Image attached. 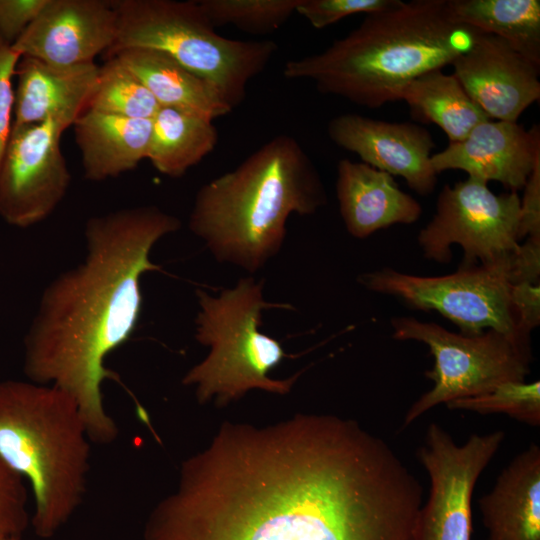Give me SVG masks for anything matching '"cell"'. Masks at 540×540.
<instances>
[{
    "label": "cell",
    "instance_id": "cell-26",
    "mask_svg": "<svg viewBox=\"0 0 540 540\" xmlns=\"http://www.w3.org/2000/svg\"><path fill=\"white\" fill-rule=\"evenodd\" d=\"M300 0H200L203 14L215 28L234 25L239 29L267 34L277 30L296 12Z\"/></svg>",
    "mask_w": 540,
    "mask_h": 540
},
{
    "label": "cell",
    "instance_id": "cell-19",
    "mask_svg": "<svg viewBox=\"0 0 540 540\" xmlns=\"http://www.w3.org/2000/svg\"><path fill=\"white\" fill-rule=\"evenodd\" d=\"M479 508L488 540H540V448L531 444L501 472Z\"/></svg>",
    "mask_w": 540,
    "mask_h": 540
},
{
    "label": "cell",
    "instance_id": "cell-17",
    "mask_svg": "<svg viewBox=\"0 0 540 540\" xmlns=\"http://www.w3.org/2000/svg\"><path fill=\"white\" fill-rule=\"evenodd\" d=\"M336 194L345 227L357 239L392 225L415 223L422 214L420 203L402 191L393 176L363 162H338Z\"/></svg>",
    "mask_w": 540,
    "mask_h": 540
},
{
    "label": "cell",
    "instance_id": "cell-29",
    "mask_svg": "<svg viewBox=\"0 0 540 540\" xmlns=\"http://www.w3.org/2000/svg\"><path fill=\"white\" fill-rule=\"evenodd\" d=\"M400 0H300L296 12L314 28L322 29L355 14H372Z\"/></svg>",
    "mask_w": 540,
    "mask_h": 540
},
{
    "label": "cell",
    "instance_id": "cell-12",
    "mask_svg": "<svg viewBox=\"0 0 540 540\" xmlns=\"http://www.w3.org/2000/svg\"><path fill=\"white\" fill-rule=\"evenodd\" d=\"M71 117L12 125L0 163V216L27 228L50 216L63 200L71 175L61 150Z\"/></svg>",
    "mask_w": 540,
    "mask_h": 540
},
{
    "label": "cell",
    "instance_id": "cell-34",
    "mask_svg": "<svg viewBox=\"0 0 540 540\" xmlns=\"http://www.w3.org/2000/svg\"><path fill=\"white\" fill-rule=\"evenodd\" d=\"M540 239L527 238L513 255L512 284L518 282L539 283Z\"/></svg>",
    "mask_w": 540,
    "mask_h": 540
},
{
    "label": "cell",
    "instance_id": "cell-28",
    "mask_svg": "<svg viewBox=\"0 0 540 540\" xmlns=\"http://www.w3.org/2000/svg\"><path fill=\"white\" fill-rule=\"evenodd\" d=\"M30 524L25 480L0 457V535H20Z\"/></svg>",
    "mask_w": 540,
    "mask_h": 540
},
{
    "label": "cell",
    "instance_id": "cell-2",
    "mask_svg": "<svg viewBox=\"0 0 540 540\" xmlns=\"http://www.w3.org/2000/svg\"><path fill=\"white\" fill-rule=\"evenodd\" d=\"M179 228L178 218L156 206L90 218L84 260L45 288L24 338L28 381L68 393L94 443H112L119 434L104 405L102 384L117 378L105 367V359L138 324L140 279L160 269L150 259L152 248Z\"/></svg>",
    "mask_w": 540,
    "mask_h": 540
},
{
    "label": "cell",
    "instance_id": "cell-4",
    "mask_svg": "<svg viewBox=\"0 0 540 540\" xmlns=\"http://www.w3.org/2000/svg\"><path fill=\"white\" fill-rule=\"evenodd\" d=\"M327 203L318 171L301 145L279 135L196 194L189 229L213 257L255 273L277 255L289 216Z\"/></svg>",
    "mask_w": 540,
    "mask_h": 540
},
{
    "label": "cell",
    "instance_id": "cell-6",
    "mask_svg": "<svg viewBox=\"0 0 540 540\" xmlns=\"http://www.w3.org/2000/svg\"><path fill=\"white\" fill-rule=\"evenodd\" d=\"M197 342L209 347L208 355L188 370L182 384L191 386L200 403L215 400L220 406L244 396L252 389L287 394L300 373L273 379L270 371L289 357L278 340L259 330L262 313L269 309L293 310L287 303L269 302L264 280L240 279L218 296L196 291Z\"/></svg>",
    "mask_w": 540,
    "mask_h": 540
},
{
    "label": "cell",
    "instance_id": "cell-22",
    "mask_svg": "<svg viewBox=\"0 0 540 540\" xmlns=\"http://www.w3.org/2000/svg\"><path fill=\"white\" fill-rule=\"evenodd\" d=\"M400 101L409 106L414 119L441 128L449 143L463 140L475 126L490 120L457 78L441 69L412 80Z\"/></svg>",
    "mask_w": 540,
    "mask_h": 540
},
{
    "label": "cell",
    "instance_id": "cell-27",
    "mask_svg": "<svg viewBox=\"0 0 540 540\" xmlns=\"http://www.w3.org/2000/svg\"><path fill=\"white\" fill-rule=\"evenodd\" d=\"M451 410L479 414L504 413L531 426L540 425V382L511 381L472 397L445 404Z\"/></svg>",
    "mask_w": 540,
    "mask_h": 540
},
{
    "label": "cell",
    "instance_id": "cell-31",
    "mask_svg": "<svg viewBox=\"0 0 540 540\" xmlns=\"http://www.w3.org/2000/svg\"><path fill=\"white\" fill-rule=\"evenodd\" d=\"M48 0H0V38L11 45L37 17Z\"/></svg>",
    "mask_w": 540,
    "mask_h": 540
},
{
    "label": "cell",
    "instance_id": "cell-32",
    "mask_svg": "<svg viewBox=\"0 0 540 540\" xmlns=\"http://www.w3.org/2000/svg\"><path fill=\"white\" fill-rule=\"evenodd\" d=\"M511 302L521 332L530 336L531 331L540 324V283L512 284Z\"/></svg>",
    "mask_w": 540,
    "mask_h": 540
},
{
    "label": "cell",
    "instance_id": "cell-14",
    "mask_svg": "<svg viewBox=\"0 0 540 540\" xmlns=\"http://www.w3.org/2000/svg\"><path fill=\"white\" fill-rule=\"evenodd\" d=\"M327 133L337 146L357 154L363 163L402 177L416 193L427 196L434 191L437 174L431 156L435 143L424 127L347 113L331 119Z\"/></svg>",
    "mask_w": 540,
    "mask_h": 540
},
{
    "label": "cell",
    "instance_id": "cell-7",
    "mask_svg": "<svg viewBox=\"0 0 540 540\" xmlns=\"http://www.w3.org/2000/svg\"><path fill=\"white\" fill-rule=\"evenodd\" d=\"M118 15L108 58L127 48L161 51L208 82L232 109L278 49L271 40L241 41L215 31L197 1L113 0Z\"/></svg>",
    "mask_w": 540,
    "mask_h": 540
},
{
    "label": "cell",
    "instance_id": "cell-30",
    "mask_svg": "<svg viewBox=\"0 0 540 540\" xmlns=\"http://www.w3.org/2000/svg\"><path fill=\"white\" fill-rule=\"evenodd\" d=\"M20 55L12 45L0 38V163L13 124V77Z\"/></svg>",
    "mask_w": 540,
    "mask_h": 540
},
{
    "label": "cell",
    "instance_id": "cell-16",
    "mask_svg": "<svg viewBox=\"0 0 540 540\" xmlns=\"http://www.w3.org/2000/svg\"><path fill=\"white\" fill-rule=\"evenodd\" d=\"M540 160V127L526 130L517 122L487 120L475 126L461 141L433 153L431 164L438 175L462 170L468 177L499 182L509 192L525 186Z\"/></svg>",
    "mask_w": 540,
    "mask_h": 540
},
{
    "label": "cell",
    "instance_id": "cell-11",
    "mask_svg": "<svg viewBox=\"0 0 540 540\" xmlns=\"http://www.w3.org/2000/svg\"><path fill=\"white\" fill-rule=\"evenodd\" d=\"M504 438V431L496 430L457 444L439 424L428 426L417 456L429 476V495L412 540H471L473 491Z\"/></svg>",
    "mask_w": 540,
    "mask_h": 540
},
{
    "label": "cell",
    "instance_id": "cell-13",
    "mask_svg": "<svg viewBox=\"0 0 540 540\" xmlns=\"http://www.w3.org/2000/svg\"><path fill=\"white\" fill-rule=\"evenodd\" d=\"M117 31L113 0H48L12 48L59 66L90 63L112 47Z\"/></svg>",
    "mask_w": 540,
    "mask_h": 540
},
{
    "label": "cell",
    "instance_id": "cell-9",
    "mask_svg": "<svg viewBox=\"0 0 540 540\" xmlns=\"http://www.w3.org/2000/svg\"><path fill=\"white\" fill-rule=\"evenodd\" d=\"M513 255L488 264H460L454 273L441 276H418L384 267L361 274L358 281L413 310L440 313L463 335L476 336L492 329L530 341L519 328L511 302Z\"/></svg>",
    "mask_w": 540,
    "mask_h": 540
},
{
    "label": "cell",
    "instance_id": "cell-35",
    "mask_svg": "<svg viewBox=\"0 0 540 540\" xmlns=\"http://www.w3.org/2000/svg\"><path fill=\"white\" fill-rule=\"evenodd\" d=\"M0 540H21L20 535H0Z\"/></svg>",
    "mask_w": 540,
    "mask_h": 540
},
{
    "label": "cell",
    "instance_id": "cell-21",
    "mask_svg": "<svg viewBox=\"0 0 540 540\" xmlns=\"http://www.w3.org/2000/svg\"><path fill=\"white\" fill-rule=\"evenodd\" d=\"M149 90L160 106L215 120L232 111L208 82L169 55L149 48H127L114 56Z\"/></svg>",
    "mask_w": 540,
    "mask_h": 540
},
{
    "label": "cell",
    "instance_id": "cell-5",
    "mask_svg": "<svg viewBox=\"0 0 540 540\" xmlns=\"http://www.w3.org/2000/svg\"><path fill=\"white\" fill-rule=\"evenodd\" d=\"M91 442L68 393L31 381L0 382V457L29 482L30 524L39 538H52L81 506Z\"/></svg>",
    "mask_w": 540,
    "mask_h": 540
},
{
    "label": "cell",
    "instance_id": "cell-24",
    "mask_svg": "<svg viewBox=\"0 0 540 540\" xmlns=\"http://www.w3.org/2000/svg\"><path fill=\"white\" fill-rule=\"evenodd\" d=\"M217 141L213 120L160 106L152 118L147 159L161 174L180 177L212 152Z\"/></svg>",
    "mask_w": 540,
    "mask_h": 540
},
{
    "label": "cell",
    "instance_id": "cell-10",
    "mask_svg": "<svg viewBox=\"0 0 540 540\" xmlns=\"http://www.w3.org/2000/svg\"><path fill=\"white\" fill-rule=\"evenodd\" d=\"M520 197L493 193L488 183L467 177L445 185L436 212L417 242L425 258L446 264L452 245L463 250V265L488 264L513 255L520 247Z\"/></svg>",
    "mask_w": 540,
    "mask_h": 540
},
{
    "label": "cell",
    "instance_id": "cell-25",
    "mask_svg": "<svg viewBox=\"0 0 540 540\" xmlns=\"http://www.w3.org/2000/svg\"><path fill=\"white\" fill-rule=\"evenodd\" d=\"M159 108V103L143 83L115 57L108 58L99 67L86 107L135 119H152Z\"/></svg>",
    "mask_w": 540,
    "mask_h": 540
},
{
    "label": "cell",
    "instance_id": "cell-3",
    "mask_svg": "<svg viewBox=\"0 0 540 540\" xmlns=\"http://www.w3.org/2000/svg\"><path fill=\"white\" fill-rule=\"evenodd\" d=\"M482 32L453 22L446 0H400L369 15L324 51L288 61L287 79L369 109L400 101L415 78L451 65Z\"/></svg>",
    "mask_w": 540,
    "mask_h": 540
},
{
    "label": "cell",
    "instance_id": "cell-8",
    "mask_svg": "<svg viewBox=\"0 0 540 540\" xmlns=\"http://www.w3.org/2000/svg\"><path fill=\"white\" fill-rule=\"evenodd\" d=\"M390 323L395 340L424 343L434 357L433 368L425 372L433 387L410 406L404 427L439 404L477 396L505 382L525 381L530 373V341L492 329L467 336L407 316L392 317Z\"/></svg>",
    "mask_w": 540,
    "mask_h": 540
},
{
    "label": "cell",
    "instance_id": "cell-33",
    "mask_svg": "<svg viewBox=\"0 0 540 540\" xmlns=\"http://www.w3.org/2000/svg\"><path fill=\"white\" fill-rule=\"evenodd\" d=\"M520 198V238L540 239V160L534 166Z\"/></svg>",
    "mask_w": 540,
    "mask_h": 540
},
{
    "label": "cell",
    "instance_id": "cell-18",
    "mask_svg": "<svg viewBox=\"0 0 540 540\" xmlns=\"http://www.w3.org/2000/svg\"><path fill=\"white\" fill-rule=\"evenodd\" d=\"M99 66L49 64L21 56L16 67L13 124L40 123L55 117H77L86 109Z\"/></svg>",
    "mask_w": 540,
    "mask_h": 540
},
{
    "label": "cell",
    "instance_id": "cell-23",
    "mask_svg": "<svg viewBox=\"0 0 540 540\" xmlns=\"http://www.w3.org/2000/svg\"><path fill=\"white\" fill-rule=\"evenodd\" d=\"M451 20L504 40L540 67L539 0H446Z\"/></svg>",
    "mask_w": 540,
    "mask_h": 540
},
{
    "label": "cell",
    "instance_id": "cell-20",
    "mask_svg": "<svg viewBox=\"0 0 540 540\" xmlns=\"http://www.w3.org/2000/svg\"><path fill=\"white\" fill-rule=\"evenodd\" d=\"M86 179L104 181L133 170L147 159L152 119H135L84 110L74 121Z\"/></svg>",
    "mask_w": 540,
    "mask_h": 540
},
{
    "label": "cell",
    "instance_id": "cell-15",
    "mask_svg": "<svg viewBox=\"0 0 540 540\" xmlns=\"http://www.w3.org/2000/svg\"><path fill=\"white\" fill-rule=\"evenodd\" d=\"M451 65L467 94L492 120L517 122L540 99V67L494 35L482 33Z\"/></svg>",
    "mask_w": 540,
    "mask_h": 540
},
{
    "label": "cell",
    "instance_id": "cell-1",
    "mask_svg": "<svg viewBox=\"0 0 540 540\" xmlns=\"http://www.w3.org/2000/svg\"><path fill=\"white\" fill-rule=\"evenodd\" d=\"M417 478L358 422L298 414L225 422L181 464L144 540H412Z\"/></svg>",
    "mask_w": 540,
    "mask_h": 540
}]
</instances>
